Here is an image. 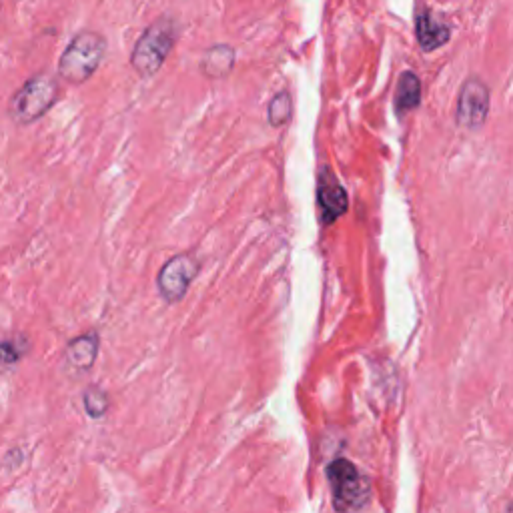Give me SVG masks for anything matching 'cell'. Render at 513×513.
Wrapping results in <instances>:
<instances>
[{"mask_svg": "<svg viewBox=\"0 0 513 513\" xmlns=\"http://www.w3.org/2000/svg\"><path fill=\"white\" fill-rule=\"evenodd\" d=\"M199 267V259L193 253H179L169 259L157 275L161 297L167 303H179L199 275Z\"/></svg>", "mask_w": 513, "mask_h": 513, "instance_id": "5", "label": "cell"}, {"mask_svg": "<svg viewBox=\"0 0 513 513\" xmlns=\"http://www.w3.org/2000/svg\"><path fill=\"white\" fill-rule=\"evenodd\" d=\"M233 67H235V49L229 45L211 47L201 61V71L209 79H223L233 71Z\"/></svg>", "mask_w": 513, "mask_h": 513, "instance_id": "12", "label": "cell"}, {"mask_svg": "<svg viewBox=\"0 0 513 513\" xmlns=\"http://www.w3.org/2000/svg\"><path fill=\"white\" fill-rule=\"evenodd\" d=\"M177 45V25L171 19L155 21L137 41L131 65L141 77H155L167 57L171 55L173 47Z\"/></svg>", "mask_w": 513, "mask_h": 513, "instance_id": "3", "label": "cell"}, {"mask_svg": "<svg viewBox=\"0 0 513 513\" xmlns=\"http://www.w3.org/2000/svg\"><path fill=\"white\" fill-rule=\"evenodd\" d=\"M317 205H319V211H321L323 225L335 223L349 209L347 191L343 189V185L339 183V179L333 175V171L329 167H323L319 171Z\"/></svg>", "mask_w": 513, "mask_h": 513, "instance_id": "7", "label": "cell"}, {"mask_svg": "<svg viewBox=\"0 0 513 513\" xmlns=\"http://www.w3.org/2000/svg\"><path fill=\"white\" fill-rule=\"evenodd\" d=\"M83 407L91 419H103L111 407L109 395L99 385H89L83 391Z\"/></svg>", "mask_w": 513, "mask_h": 513, "instance_id": "14", "label": "cell"}, {"mask_svg": "<svg viewBox=\"0 0 513 513\" xmlns=\"http://www.w3.org/2000/svg\"><path fill=\"white\" fill-rule=\"evenodd\" d=\"M33 351V339L25 331H0V375L15 371Z\"/></svg>", "mask_w": 513, "mask_h": 513, "instance_id": "9", "label": "cell"}, {"mask_svg": "<svg viewBox=\"0 0 513 513\" xmlns=\"http://www.w3.org/2000/svg\"><path fill=\"white\" fill-rule=\"evenodd\" d=\"M293 119V97L289 91L277 93L267 109V121L271 127H285Z\"/></svg>", "mask_w": 513, "mask_h": 513, "instance_id": "13", "label": "cell"}, {"mask_svg": "<svg viewBox=\"0 0 513 513\" xmlns=\"http://www.w3.org/2000/svg\"><path fill=\"white\" fill-rule=\"evenodd\" d=\"M107 55V39L95 31H81L73 37L59 59V77L73 87H81L95 77Z\"/></svg>", "mask_w": 513, "mask_h": 513, "instance_id": "2", "label": "cell"}, {"mask_svg": "<svg viewBox=\"0 0 513 513\" xmlns=\"http://www.w3.org/2000/svg\"><path fill=\"white\" fill-rule=\"evenodd\" d=\"M101 337L97 331H87L71 339L63 351L65 367L75 373H89L99 357Z\"/></svg>", "mask_w": 513, "mask_h": 513, "instance_id": "8", "label": "cell"}, {"mask_svg": "<svg viewBox=\"0 0 513 513\" xmlns=\"http://www.w3.org/2000/svg\"><path fill=\"white\" fill-rule=\"evenodd\" d=\"M415 37L423 53H433L449 43L451 29L445 23H439L429 11H421L415 17Z\"/></svg>", "mask_w": 513, "mask_h": 513, "instance_id": "10", "label": "cell"}, {"mask_svg": "<svg viewBox=\"0 0 513 513\" xmlns=\"http://www.w3.org/2000/svg\"><path fill=\"white\" fill-rule=\"evenodd\" d=\"M487 113H489L487 85L477 77L467 79L457 97V109H455L457 125L467 131H477L483 127Z\"/></svg>", "mask_w": 513, "mask_h": 513, "instance_id": "6", "label": "cell"}, {"mask_svg": "<svg viewBox=\"0 0 513 513\" xmlns=\"http://www.w3.org/2000/svg\"><path fill=\"white\" fill-rule=\"evenodd\" d=\"M0 15H3V0H0Z\"/></svg>", "mask_w": 513, "mask_h": 513, "instance_id": "15", "label": "cell"}, {"mask_svg": "<svg viewBox=\"0 0 513 513\" xmlns=\"http://www.w3.org/2000/svg\"><path fill=\"white\" fill-rule=\"evenodd\" d=\"M393 105H395V113H397L399 119L409 115L411 111H415L421 105V81L415 73L405 71L399 77L395 97H393Z\"/></svg>", "mask_w": 513, "mask_h": 513, "instance_id": "11", "label": "cell"}, {"mask_svg": "<svg viewBox=\"0 0 513 513\" xmlns=\"http://www.w3.org/2000/svg\"><path fill=\"white\" fill-rule=\"evenodd\" d=\"M327 481L333 495V507L339 513H353L367 505L369 485L355 463L349 459H333L327 465Z\"/></svg>", "mask_w": 513, "mask_h": 513, "instance_id": "4", "label": "cell"}, {"mask_svg": "<svg viewBox=\"0 0 513 513\" xmlns=\"http://www.w3.org/2000/svg\"><path fill=\"white\" fill-rule=\"evenodd\" d=\"M59 99V79L49 71H39L13 93V97L7 103V117L19 127L35 125L51 113Z\"/></svg>", "mask_w": 513, "mask_h": 513, "instance_id": "1", "label": "cell"}]
</instances>
